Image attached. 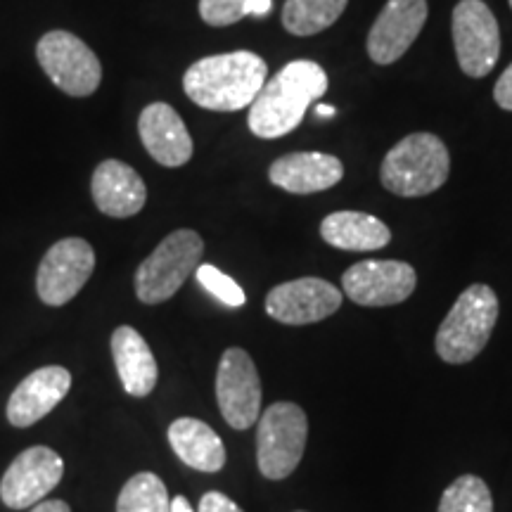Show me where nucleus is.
<instances>
[{"label":"nucleus","mask_w":512,"mask_h":512,"mask_svg":"<svg viewBox=\"0 0 512 512\" xmlns=\"http://www.w3.org/2000/svg\"><path fill=\"white\" fill-rule=\"evenodd\" d=\"M498 320V297L489 285H470L451 306L434 337L441 361L451 366L475 361L489 344Z\"/></svg>","instance_id":"obj_4"},{"label":"nucleus","mask_w":512,"mask_h":512,"mask_svg":"<svg viewBox=\"0 0 512 512\" xmlns=\"http://www.w3.org/2000/svg\"><path fill=\"white\" fill-rule=\"evenodd\" d=\"M138 133L147 155L166 169H178L192 159V136L174 107L166 102H152L140 112Z\"/></svg>","instance_id":"obj_15"},{"label":"nucleus","mask_w":512,"mask_h":512,"mask_svg":"<svg viewBox=\"0 0 512 512\" xmlns=\"http://www.w3.org/2000/svg\"><path fill=\"white\" fill-rule=\"evenodd\" d=\"M64 460L48 446H31L12 460L0 479V498L12 510L34 508L62 482Z\"/></svg>","instance_id":"obj_11"},{"label":"nucleus","mask_w":512,"mask_h":512,"mask_svg":"<svg viewBox=\"0 0 512 512\" xmlns=\"http://www.w3.org/2000/svg\"><path fill=\"white\" fill-rule=\"evenodd\" d=\"M204 240L195 230L181 228L159 242L136 271V294L143 304L169 302L192 271L202 264Z\"/></svg>","instance_id":"obj_5"},{"label":"nucleus","mask_w":512,"mask_h":512,"mask_svg":"<svg viewBox=\"0 0 512 512\" xmlns=\"http://www.w3.org/2000/svg\"><path fill=\"white\" fill-rule=\"evenodd\" d=\"M110 344L114 363H117V373L126 394L136 396V399L150 396L159 380L157 361L152 356L150 344L131 325H121V328L114 330Z\"/></svg>","instance_id":"obj_19"},{"label":"nucleus","mask_w":512,"mask_h":512,"mask_svg":"<svg viewBox=\"0 0 512 512\" xmlns=\"http://www.w3.org/2000/svg\"><path fill=\"white\" fill-rule=\"evenodd\" d=\"M427 0H389L368 34V55L380 67L394 64L418 41L427 22Z\"/></svg>","instance_id":"obj_14"},{"label":"nucleus","mask_w":512,"mask_h":512,"mask_svg":"<svg viewBox=\"0 0 512 512\" xmlns=\"http://www.w3.org/2000/svg\"><path fill=\"white\" fill-rule=\"evenodd\" d=\"M171 512H195L192 510L190 501L185 496H176L174 501H171Z\"/></svg>","instance_id":"obj_30"},{"label":"nucleus","mask_w":512,"mask_h":512,"mask_svg":"<svg viewBox=\"0 0 512 512\" xmlns=\"http://www.w3.org/2000/svg\"><path fill=\"white\" fill-rule=\"evenodd\" d=\"M197 512H245L238 503L230 501L226 494L221 491H209V494L202 496L200 510Z\"/></svg>","instance_id":"obj_27"},{"label":"nucleus","mask_w":512,"mask_h":512,"mask_svg":"<svg viewBox=\"0 0 512 512\" xmlns=\"http://www.w3.org/2000/svg\"><path fill=\"white\" fill-rule=\"evenodd\" d=\"M342 306V292L323 278H297L275 285L266 297V313L283 325H311L330 318Z\"/></svg>","instance_id":"obj_13"},{"label":"nucleus","mask_w":512,"mask_h":512,"mask_svg":"<svg viewBox=\"0 0 512 512\" xmlns=\"http://www.w3.org/2000/svg\"><path fill=\"white\" fill-rule=\"evenodd\" d=\"M451 174V155L434 133H411L382 159L380 181L392 195L425 197L437 192Z\"/></svg>","instance_id":"obj_3"},{"label":"nucleus","mask_w":512,"mask_h":512,"mask_svg":"<svg viewBox=\"0 0 512 512\" xmlns=\"http://www.w3.org/2000/svg\"><path fill=\"white\" fill-rule=\"evenodd\" d=\"M36 60L48 79L72 98H88L102 83L98 55L69 31L55 29L43 34L36 43Z\"/></svg>","instance_id":"obj_7"},{"label":"nucleus","mask_w":512,"mask_h":512,"mask_svg":"<svg viewBox=\"0 0 512 512\" xmlns=\"http://www.w3.org/2000/svg\"><path fill=\"white\" fill-rule=\"evenodd\" d=\"M195 275H197V283H200L204 290L211 294V297L219 299L221 304L238 309V306H242V304L247 302L245 290H242V287L235 283V280L230 278V275L221 273L216 266L200 264V266H197Z\"/></svg>","instance_id":"obj_26"},{"label":"nucleus","mask_w":512,"mask_h":512,"mask_svg":"<svg viewBox=\"0 0 512 512\" xmlns=\"http://www.w3.org/2000/svg\"><path fill=\"white\" fill-rule=\"evenodd\" d=\"M494 100L501 110L512 112V64L501 76H498L494 86Z\"/></svg>","instance_id":"obj_28"},{"label":"nucleus","mask_w":512,"mask_h":512,"mask_svg":"<svg viewBox=\"0 0 512 512\" xmlns=\"http://www.w3.org/2000/svg\"><path fill=\"white\" fill-rule=\"evenodd\" d=\"M95 207L112 219H131L143 211L147 202L145 181L133 166L119 159H105L91 178Z\"/></svg>","instance_id":"obj_17"},{"label":"nucleus","mask_w":512,"mask_h":512,"mask_svg":"<svg viewBox=\"0 0 512 512\" xmlns=\"http://www.w3.org/2000/svg\"><path fill=\"white\" fill-rule=\"evenodd\" d=\"M418 275L406 261H358L342 275V290L358 306H394L415 292Z\"/></svg>","instance_id":"obj_12"},{"label":"nucleus","mask_w":512,"mask_h":512,"mask_svg":"<svg viewBox=\"0 0 512 512\" xmlns=\"http://www.w3.org/2000/svg\"><path fill=\"white\" fill-rule=\"evenodd\" d=\"M31 512H72V508H69L64 501H57L55 498V501H41L38 505H34Z\"/></svg>","instance_id":"obj_29"},{"label":"nucleus","mask_w":512,"mask_h":512,"mask_svg":"<svg viewBox=\"0 0 512 512\" xmlns=\"http://www.w3.org/2000/svg\"><path fill=\"white\" fill-rule=\"evenodd\" d=\"M266 74L264 57L249 50L209 55L190 64L183 74V91L202 110L240 112L261 93Z\"/></svg>","instance_id":"obj_2"},{"label":"nucleus","mask_w":512,"mask_h":512,"mask_svg":"<svg viewBox=\"0 0 512 512\" xmlns=\"http://www.w3.org/2000/svg\"><path fill=\"white\" fill-rule=\"evenodd\" d=\"M273 0H200V17L209 27H230L247 15L266 17Z\"/></svg>","instance_id":"obj_25"},{"label":"nucleus","mask_w":512,"mask_h":512,"mask_svg":"<svg viewBox=\"0 0 512 512\" xmlns=\"http://www.w3.org/2000/svg\"><path fill=\"white\" fill-rule=\"evenodd\" d=\"M216 399L233 430H249L261 418V380L245 349H226L216 373Z\"/></svg>","instance_id":"obj_10"},{"label":"nucleus","mask_w":512,"mask_h":512,"mask_svg":"<svg viewBox=\"0 0 512 512\" xmlns=\"http://www.w3.org/2000/svg\"><path fill=\"white\" fill-rule=\"evenodd\" d=\"M309 420L297 403L278 401L266 408L256 430V463L266 479L290 477L302 463Z\"/></svg>","instance_id":"obj_6"},{"label":"nucleus","mask_w":512,"mask_h":512,"mask_svg":"<svg viewBox=\"0 0 512 512\" xmlns=\"http://www.w3.org/2000/svg\"><path fill=\"white\" fill-rule=\"evenodd\" d=\"M451 29L463 74L470 79H484L494 72L501 55V29L494 10L484 0H460L453 8Z\"/></svg>","instance_id":"obj_8"},{"label":"nucleus","mask_w":512,"mask_h":512,"mask_svg":"<svg viewBox=\"0 0 512 512\" xmlns=\"http://www.w3.org/2000/svg\"><path fill=\"white\" fill-rule=\"evenodd\" d=\"M347 5L349 0H285L283 27L292 36H316L330 29Z\"/></svg>","instance_id":"obj_22"},{"label":"nucleus","mask_w":512,"mask_h":512,"mask_svg":"<svg viewBox=\"0 0 512 512\" xmlns=\"http://www.w3.org/2000/svg\"><path fill=\"white\" fill-rule=\"evenodd\" d=\"M344 178V164L325 152H292L275 159L268 169V181L292 195H313L335 188Z\"/></svg>","instance_id":"obj_18"},{"label":"nucleus","mask_w":512,"mask_h":512,"mask_svg":"<svg viewBox=\"0 0 512 512\" xmlns=\"http://www.w3.org/2000/svg\"><path fill=\"white\" fill-rule=\"evenodd\" d=\"M332 112H335V110H332L330 105H320V107H318L320 117H332Z\"/></svg>","instance_id":"obj_31"},{"label":"nucleus","mask_w":512,"mask_h":512,"mask_svg":"<svg viewBox=\"0 0 512 512\" xmlns=\"http://www.w3.org/2000/svg\"><path fill=\"white\" fill-rule=\"evenodd\" d=\"M169 444L176 456L197 472H219L226 465V446L202 420L178 418L171 422Z\"/></svg>","instance_id":"obj_21"},{"label":"nucleus","mask_w":512,"mask_h":512,"mask_svg":"<svg viewBox=\"0 0 512 512\" xmlns=\"http://www.w3.org/2000/svg\"><path fill=\"white\" fill-rule=\"evenodd\" d=\"M508 3H510V8H512V0H508Z\"/></svg>","instance_id":"obj_32"},{"label":"nucleus","mask_w":512,"mask_h":512,"mask_svg":"<svg viewBox=\"0 0 512 512\" xmlns=\"http://www.w3.org/2000/svg\"><path fill=\"white\" fill-rule=\"evenodd\" d=\"M437 512H494V498L484 479L463 475L448 484Z\"/></svg>","instance_id":"obj_24"},{"label":"nucleus","mask_w":512,"mask_h":512,"mask_svg":"<svg viewBox=\"0 0 512 512\" xmlns=\"http://www.w3.org/2000/svg\"><path fill=\"white\" fill-rule=\"evenodd\" d=\"M117 512H171L169 491L152 472H138L121 489Z\"/></svg>","instance_id":"obj_23"},{"label":"nucleus","mask_w":512,"mask_h":512,"mask_svg":"<svg viewBox=\"0 0 512 512\" xmlns=\"http://www.w3.org/2000/svg\"><path fill=\"white\" fill-rule=\"evenodd\" d=\"M320 238L344 252H375L389 245L392 230L363 211H335L320 223Z\"/></svg>","instance_id":"obj_20"},{"label":"nucleus","mask_w":512,"mask_h":512,"mask_svg":"<svg viewBox=\"0 0 512 512\" xmlns=\"http://www.w3.org/2000/svg\"><path fill=\"white\" fill-rule=\"evenodd\" d=\"M328 93V74L313 60L287 62L273 79H268L249 105V131L256 138L275 140L302 124L311 102Z\"/></svg>","instance_id":"obj_1"},{"label":"nucleus","mask_w":512,"mask_h":512,"mask_svg":"<svg viewBox=\"0 0 512 512\" xmlns=\"http://www.w3.org/2000/svg\"><path fill=\"white\" fill-rule=\"evenodd\" d=\"M72 387V373L62 366L38 368L17 384L8 401V420L15 427H31L43 420Z\"/></svg>","instance_id":"obj_16"},{"label":"nucleus","mask_w":512,"mask_h":512,"mask_svg":"<svg viewBox=\"0 0 512 512\" xmlns=\"http://www.w3.org/2000/svg\"><path fill=\"white\" fill-rule=\"evenodd\" d=\"M297 512H304V510H297Z\"/></svg>","instance_id":"obj_33"},{"label":"nucleus","mask_w":512,"mask_h":512,"mask_svg":"<svg viewBox=\"0 0 512 512\" xmlns=\"http://www.w3.org/2000/svg\"><path fill=\"white\" fill-rule=\"evenodd\" d=\"M95 271V252L83 238H64L55 242L41 259L36 273V292L43 304H69L91 280Z\"/></svg>","instance_id":"obj_9"}]
</instances>
